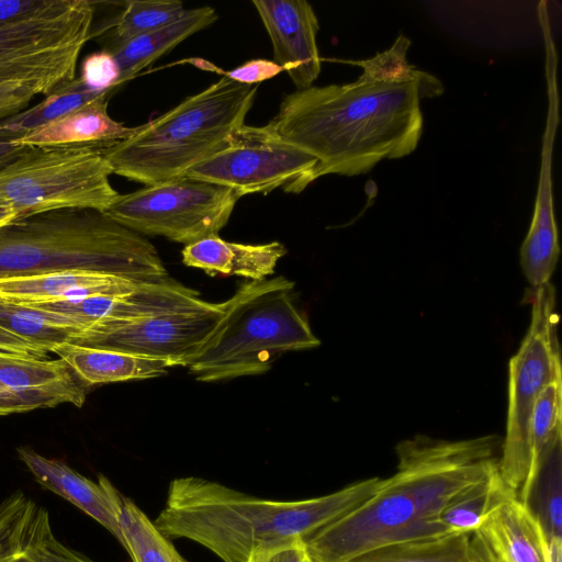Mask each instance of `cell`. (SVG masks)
Here are the masks:
<instances>
[{"label":"cell","instance_id":"1","mask_svg":"<svg viewBox=\"0 0 562 562\" xmlns=\"http://www.w3.org/2000/svg\"><path fill=\"white\" fill-rule=\"evenodd\" d=\"M501 445L495 435L454 441L417 435L398 442L395 473L306 538V551L319 562H348L383 546L451 536L438 522L441 512L497 470Z\"/></svg>","mask_w":562,"mask_h":562},{"label":"cell","instance_id":"2","mask_svg":"<svg viewBox=\"0 0 562 562\" xmlns=\"http://www.w3.org/2000/svg\"><path fill=\"white\" fill-rule=\"evenodd\" d=\"M438 97L417 81L328 85L295 90L267 124L317 159V177L358 176L412 154L423 134L420 100Z\"/></svg>","mask_w":562,"mask_h":562},{"label":"cell","instance_id":"3","mask_svg":"<svg viewBox=\"0 0 562 562\" xmlns=\"http://www.w3.org/2000/svg\"><path fill=\"white\" fill-rule=\"evenodd\" d=\"M382 482L373 476L314 498L276 501L203 477H177L154 524L169 539L194 541L222 562H248L257 551L305 540L370 498Z\"/></svg>","mask_w":562,"mask_h":562},{"label":"cell","instance_id":"4","mask_svg":"<svg viewBox=\"0 0 562 562\" xmlns=\"http://www.w3.org/2000/svg\"><path fill=\"white\" fill-rule=\"evenodd\" d=\"M86 269L136 282L167 279L155 246L104 211L65 207L0 226V278Z\"/></svg>","mask_w":562,"mask_h":562},{"label":"cell","instance_id":"5","mask_svg":"<svg viewBox=\"0 0 562 562\" xmlns=\"http://www.w3.org/2000/svg\"><path fill=\"white\" fill-rule=\"evenodd\" d=\"M258 85L222 77L102 150L112 173L154 184L182 177L227 147L244 125Z\"/></svg>","mask_w":562,"mask_h":562},{"label":"cell","instance_id":"6","mask_svg":"<svg viewBox=\"0 0 562 562\" xmlns=\"http://www.w3.org/2000/svg\"><path fill=\"white\" fill-rule=\"evenodd\" d=\"M283 277L241 284L223 328L188 368L201 382L262 374L282 352L319 346Z\"/></svg>","mask_w":562,"mask_h":562},{"label":"cell","instance_id":"7","mask_svg":"<svg viewBox=\"0 0 562 562\" xmlns=\"http://www.w3.org/2000/svg\"><path fill=\"white\" fill-rule=\"evenodd\" d=\"M530 303L528 331L509 361L506 435L497 464L504 484L528 506L533 494L528 445L530 415L543 389L562 379L554 286L549 282L532 288Z\"/></svg>","mask_w":562,"mask_h":562},{"label":"cell","instance_id":"8","mask_svg":"<svg viewBox=\"0 0 562 562\" xmlns=\"http://www.w3.org/2000/svg\"><path fill=\"white\" fill-rule=\"evenodd\" d=\"M110 175L100 149L26 147L0 167V206L20 216L65 207L105 212L119 195Z\"/></svg>","mask_w":562,"mask_h":562},{"label":"cell","instance_id":"9","mask_svg":"<svg viewBox=\"0 0 562 562\" xmlns=\"http://www.w3.org/2000/svg\"><path fill=\"white\" fill-rule=\"evenodd\" d=\"M94 10L88 0H49L40 11L0 25V85L35 82L53 91L75 79Z\"/></svg>","mask_w":562,"mask_h":562},{"label":"cell","instance_id":"10","mask_svg":"<svg viewBox=\"0 0 562 562\" xmlns=\"http://www.w3.org/2000/svg\"><path fill=\"white\" fill-rule=\"evenodd\" d=\"M238 200L228 188L182 176L119 193L105 213L143 236H162L187 246L217 236Z\"/></svg>","mask_w":562,"mask_h":562},{"label":"cell","instance_id":"11","mask_svg":"<svg viewBox=\"0 0 562 562\" xmlns=\"http://www.w3.org/2000/svg\"><path fill=\"white\" fill-rule=\"evenodd\" d=\"M318 161L285 142L267 124L243 125L229 145L189 169L184 176L247 194L276 189L301 193L317 177Z\"/></svg>","mask_w":562,"mask_h":562},{"label":"cell","instance_id":"12","mask_svg":"<svg viewBox=\"0 0 562 562\" xmlns=\"http://www.w3.org/2000/svg\"><path fill=\"white\" fill-rule=\"evenodd\" d=\"M237 293L224 302L204 301L200 305L158 314L113 331L68 342L114 349L168 359L188 367L212 342L227 322Z\"/></svg>","mask_w":562,"mask_h":562},{"label":"cell","instance_id":"13","mask_svg":"<svg viewBox=\"0 0 562 562\" xmlns=\"http://www.w3.org/2000/svg\"><path fill=\"white\" fill-rule=\"evenodd\" d=\"M549 109L532 221L520 248V265L531 288L549 283L560 254L553 203L552 154L559 123L557 55L547 53Z\"/></svg>","mask_w":562,"mask_h":562},{"label":"cell","instance_id":"14","mask_svg":"<svg viewBox=\"0 0 562 562\" xmlns=\"http://www.w3.org/2000/svg\"><path fill=\"white\" fill-rule=\"evenodd\" d=\"M0 416L41 407H81L88 385L63 359L29 360L0 353Z\"/></svg>","mask_w":562,"mask_h":562},{"label":"cell","instance_id":"15","mask_svg":"<svg viewBox=\"0 0 562 562\" xmlns=\"http://www.w3.org/2000/svg\"><path fill=\"white\" fill-rule=\"evenodd\" d=\"M273 47V61L296 90L312 87L321 72L317 16L305 0H252Z\"/></svg>","mask_w":562,"mask_h":562},{"label":"cell","instance_id":"16","mask_svg":"<svg viewBox=\"0 0 562 562\" xmlns=\"http://www.w3.org/2000/svg\"><path fill=\"white\" fill-rule=\"evenodd\" d=\"M18 454L41 486L72 503L124 544L117 516L121 493L108 477L100 474L98 483L93 482L64 461L46 458L26 447L18 448Z\"/></svg>","mask_w":562,"mask_h":562},{"label":"cell","instance_id":"17","mask_svg":"<svg viewBox=\"0 0 562 562\" xmlns=\"http://www.w3.org/2000/svg\"><path fill=\"white\" fill-rule=\"evenodd\" d=\"M142 284L144 283L111 273L67 269L0 278V297L13 303L35 305L97 295H120L132 292Z\"/></svg>","mask_w":562,"mask_h":562},{"label":"cell","instance_id":"18","mask_svg":"<svg viewBox=\"0 0 562 562\" xmlns=\"http://www.w3.org/2000/svg\"><path fill=\"white\" fill-rule=\"evenodd\" d=\"M112 90L42 125L16 140L18 145L37 148H93L103 150L130 137L135 127L125 126L108 113Z\"/></svg>","mask_w":562,"mask_h":562},{"label":"cell","instance_id":"19","mask_svg":"<svg viewBox=\"0 0 562 562\" xmlns=\"http://www.w3.org/2000/svg\"><path fill=\"white\" fill-rule=\"evenodd\" d=\"M0 537L31 562H93L61 543L47 509L20 490L0 503Z\"/></svg>","mask_w":562,"mask_h":562},{"label":"cell","instance_id":"20","mask_svg":"<svg viewBox=\"0 0 562 562\" xmlns=\"http://www.w3.org/2000/svg\"><path fill=\"white\" fill-rule=\"evenodd\" d=\"M476 532L494 562H547L548 538L530 506L509 497L493 508Z\"/></svg>","mask_w":562,"mask_h":562},{"label":"cell","instance_id":"21","mask_svg":"<svg viewBox=\"0 0 562 562\" xmlns=\"http://www.w3.org/2000/svg\"><path fill=\"white\" fill-rule=\"evenodd\" d=\"M181 254L186 266L210 276L223 273L260 282L274 272L286 249L279 241L246 245L224 240L217 235L184 246Z\"/></svg>","mask_w":562,"mask_h":562},{"label":"cell","instance_id":"22","mask_svg":"<svg viewBox=\"0 0 562 562\" xmlns=\"http://www.w3.org/2000/svg\"><path fill=\"white\" fill-rule=\"evenodd\" d=\"M90 386L164 375L177 367L168 359L64 342L53 351Z\"/></svg>","mask_w":562,"mask_h":562},{"label":"cell","instance_id":"23","mask_svg":"<svg viewBox=\"0 0 562 562\" xmlns=\"http://www.w3.org/2000/svg\"><path fill=\"white\" fill-rule=\"evenodd\" d=\"M216 20L217 14L212 7L186 9L173 22L137 36L110 52L121 69L120 85Z\"/></svg>","mask_w":562,"mask_h":562},{"label":"cell","instance_id":"24","mask_svg":"<svg viewBox=\"0 0 562 562\" xmlns=\"http://www.w3.org/2000/svg\"><path fill=\"white\" fill-rule=\"evenodd\" d=\"M0 327L48 352L83 329L76 318L0 297Z\"/></svg>","mask_w":562,"mask_h":562},{"label":"cell","instance_id":"25","mask_svg":"<svg viewBox=\"0 0 562 562\" xmlns=\"http://www.w3.org/2000/svg\"><path fill=\"white\" fill-rule=\"evenodd\" d=\"M103 92L88 89L80 78L65 81L36 105L1 119L0 140H16L33 130L92 101Z\"/></svg>","mask_w":562,"mask_h":562},{"label":"cell","instance_id":"26","mask_svg":"<svg viewBox=\"0 0 562 562\" xmlns=\"http://www.w3.org/2000/svg\"><path fill=\"white\" fill-rule=\"evenodd\" d=\"M117 516L124 539L123 548L133 562H187L154 521L122 494Z\"/></svg>","mask_w":562,"mask_h":562},{"label":"cell","instance_id":"27","mask_svg":"<svg viewBox=\"0 0 562 562\" xmlns=\"http://www.w3.org/2000/svg\"><path fill=\"white\" fill-rule=\"evenodd\" d=\"M509 497L516 496L504 484L497 469L451 502L438 522L449 535L473 532L493 508Z\"/></svg>","mask_w":562,"mask_h":562},{"label":"cell","instance_id":"28","mask_svg":"<svg viewBox=\"0 0 562 562\" xmlns=\"http://www.w3.org/2000/svg\"><path fill=\"white\" fill-rule=\"evenodd\" d=\"M177 0H131L123 2L117 16L110 23L105 50L112 52L128 41L177 20L184 11Z\"/></svg>","mask_w":562,"mask_h":562},{"label":"cell","instance_id":"29","mask_svg":"<svg viewBox=\"0 0 562 562\" xmlns=\"http://www.w3.org/2000/svg\"><path fill=\"white\" fill-rule=\"evenodd\" d=\"M471 533H456L436 540L383 546L348 562H470Z\"/></svg>","mask_w":562,"mask_h":562},{"label":"cell","instance_id":"30","mask_svg":"<svg viewBox=\"0 0 562 562\" xmlns=\"http://www.w3.org/2000/svg\"><path fill=\"white\" fill-rule=\"evenodd\" d=\"M561 439L562 379H558L543 389L530 415L528 445L533 491L547 452Z\"/></svg>","mask_w":562,"mask_h":562},{"label":"cell","instance_id":"31","mask_svg":"<svg viewBox=\"0 0 562 562\" xmlns=\"http://www.w3.org/2000/svg\"><path fill=\"white\" fill-rule=\"evenodd\" d=\"M411 45V40L400 34L391 48L372 58L340 61L363 68L362 75L357 79L359 82L417 81L436 92L438 97L441 95L443 85L437 77L407 63L406 54Z\"/></svg>","mask_w":562,"mask_h":562},{"label":"cell","instance_id":"32","mask_svg":"<svg viewBox=\"0 0 562 562\" xmlns=\"http://www.w3.org/2000/svg\"><path fill=\"white\" fill-rule=\"evenodd\" d=\"M561 445L562 440L557 441L547 452L535 486L541 487V495L539 509L533 513L548 540L562 537Z\"/></svg>","mask_w":562,"mask_h":562},{"label":"cell","instance_id":"33","mask_svg":"<svg viewBox=\"0 0 562 562\" xmlns=\"http://www.w3.org/2000/svg\"><path fill=\"white\" fill-rule=\"evenodd\" d=\"M79 78L92 91L114 90L120 86L121 69L114 55L102 49L85 57Z\"/></svg>","mask_w":562,"mask_h":562},{"label":"cell","instance_id":"34","mask_svg":"<svg viewBox=\"0 0 562 562\" xmlns=\"http://www.w3.org/2000/svg\"><path fill=\"white\" fill-rule=\"evenodd\" d=\"M52 92L44 85L35 82H8L0 85V120L27 108L37 94Z\"/></svg>","mask_w":562,"mask_h":562},{"label":"cell","instance_id":"35","mask_svg":"<svg viewBox=\"0 0 562 562\" xmlns=\"http://www.w3.org/2000/svg\"><path fill=\"white\" fill-rule=\"evenodd\" d=\"M283 71L282 67L273 60L250 59L243 65L223 72L224 77L241 85H257L269 80Z\"/></svg>","mask_w":562,"mask_h":562},{"label":"cell","instance_id":"36","mask_svg":"<svg viewBox=\"0 0 562 562\" xmlns=\"http://www.w3.org/2000/svg\"><path fill=\"white\" fill-rule=\"evenodd\" d=\"M0 353L29 360L48 359V351L1 327Z\"/></svg>","mask_w":562,"mask_h":562},{"label":"cell","instance_id":"37","mask_svg":"<svg viewBox=\"0 0 562 562\" xmlns=\"http://www.w3.org/2000/svg\"><path fill=\"white\" fill-rule=\"evenodd\" d=\"M305 546L296 539L255 552L248 562H303Z\"/></svg>","mask_w":562,"mask_h":562},{"label":"cell","instance_id":"38","mask_svg":"<svg viewBox=\"0 0 562 562\" xmlns=\"http://www.w3.org/2000/svg\"><path fill=\"white\" fill-rule=\"evenodd\" d=\"M470 562H494L488 549L476 532H472L469 540Z\"/></svg>","mask_w":562,"mask_h":562},{"label":"cell","instance_id":"39","mask_svg":"<svg viewBox=\"0 0 562 562\" xmlns=\"http://www.w3.org/2000/svg\"><path fill=\"white\" fill-rule=\"evenodd\" d=\"M25 149L26 146L18 145L14 142L0 140V167L15 159Z\"/></svg>","mask_w":562,"mask_h":562},{"label":"cell","instance_id":"40","mask_svg":"<svg viewBox=\"0 0 562 562\" xmlns=\"http://www.w3.org/2000/svg\"><path fill=\"white\" fill-rule=\"evenodd\" d=\"M547 562H562V537H552L548 540Z\"/></svg>","mask_w":562,"mask_h":562},{"label":"cell","instance_id":"41","mask_svg":"<svg viewBox=\"0 0 562 562\" xmlns=\"http://www.w3.org/2000/svg\"><path fill=\"white\" fill-rule=\"evenodd\" d=\"M20 216L16 212L11 209L0 206V226L11 222L12 220Z\"/></svg>","mask_w":562,"mask_h":562},{"label":"cell","instance_id":"42","mask_svg":"<svg viewBox=\"0 0 562 562\" xmlns=\"http://www.w3.org/2000/svg\"><path fill=\"white\" fill-rule=\"evenodd\" d=\"M303 562H319L315 558H313L305 549Z\"/></svg>","mask_w":562,"mask_h":562},{"label":"cell","instance_id":"43","mask_svg":"<svg viewBox=\"0 0 562 562\" xmlns=\"http://www.w3.org/2000/svg\"><path fill=\"white\" fill-rule=\"evenodd\" d=\"M3 393V386L0 384V395Z\"/></svg>","mask_w":562,"mask_h":562}]
</instances>
